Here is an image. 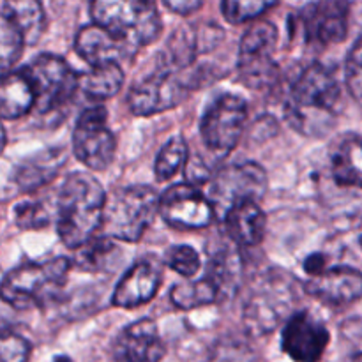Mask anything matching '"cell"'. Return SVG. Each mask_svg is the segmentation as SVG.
Masks as SVG:
<instances>
[{
    "instance_id": "37",
    "label": "cell",
    "mask_w": 362,
    "mask_h": 362,
    "mask_svg": "<svg viewBox=\"0 0 362 362\" xmlns=\"http://www.w3.org/2000/svg\"><path fill=\"white\" fill-rule=\"evenodd\" d=\"M4 147H6V131H4L2 124H0V152L4 151Z\"/></svg>"
},
{
    "instance_id": "38",
    "label": "cell",
    "mask_w": 362,
    "mask_h": 362,
    "mask_svg": "<svg viewBox=\"0 0 362 362\" xmlns=\"http://www.w3.org/2000/svg\"><path fill=\"white\" fill-rule=\"evenodd\" d=\"M53 362H73V361H71L69 357H66V356H59Z\"/></svg>"
},
{
    "instance_id": "19",
    "label": "cell",
    "mask_w": 362,
    "mask_h": 362,
    "mask_svg": "<svg viewBox=\"0 0 362 362\" xmlns=\"http://www.w3.org/2000/svg\"><path fill=\"white\" fill-rule=\"evenodd\" d=\"M230 239L244 247H253L264 240L265 214L257 202H240L223 214Z\"/></svg>"
},
{
    "instance_id": "20",
    "label": "cell",
    "mask_w": 362,
    "mask_h": 362,
    "mask_svg": "<svg viewBox=\"0 0 362 362\" xmlns=\"http://www.w3.org/2000/svg\"><path fill=\"white\" fill-rule=\"evenodd\" d=\"M329 163H331V173L336 184L349 187H359L362 179L359 134L349 133L339 136L331 145Z\"/></svg>"
},
{
    "instance_id": "5",
    "label": "cell",
    "mask_w": 362,
    "mask_h": 362,
    "mask_svg": "<svg viewBox=\"0 0 362 362\" xmlns=\"http://www.w3.org/2000/svg\"><path fill=\"white\" fill-rule=\"evenodd\" d=\"M159 197L148 186H129L106 198L101 226L112 239L138 243L154 221Z\"/></svg>"
},
{
    "instance_id": "24",
    "label": "cell",
    "mask_w": 362,
    "mask_h": 362,
    "mask_svg": "<svg viewBox=\"0 0 362 362\" xmlns=\"http://www.w3.org/2000/svg\"><path fill=\"white\" fill-rule=\"evenodd\" d=\"M124 83V71L120 64L108 62L92 66L87 73L80 74L78 88L90 99H110L119 94Z\"/></svg>"
},
{
    "instance_id": "15",
    "label": "cell",
    "mask_w": 362,
    "mask_h": 362,
    "mask_svg": "<svg viewBox=\"0 0 362 362\" xmlns=\"http://www.w3.org/2000/svg\"><path fill=\"white\" fill-rule=\"evenodd\" d=\"M165 354L159 329L151 318H141L127 325L113 345L117 362H163Z\"/></svg>"
},
{
    "instance_id": "14",
    "label": "cell",
    "mask_w": 362,
    "mask_h": 362,
    "mask_svg": "<svg viewBox=\"0 0 362 362\" xmlns=\"http://www.w3.org/2000/svg\"><path fill=\"white\" fill-rule=\"evenodd\" d=\"M331 334L320 320L310 313H296L281 334V349L296 362H320L327 350Z\"/></svg>"
},
{
    "instance_id": "26",
    "label": "cell",
    "mask_w": 362,
    "mask_h": 362,
    "mask_svg": "<svg viewBox=\"0 0 362 362\" xmlns=\"http://www.w3.org/2000/svg\"><path fill=\"white\" fill-rule=\"evenodd\" d=\"M170 297H172V303L175 304L179 310L186 311L197 310V308L202 306H211V304L223 300L218 286H216L207 276H204L202 279H197V281H186L173 286Z\"/></svg>"
},
{
    "instance_id": "10",
    "label": "cell",
    "mask_w": 362,
    "mask_h": 362,
    "mask_svg": "<svg viewBox=\"0 0 362 362\" xmlns=\"http://www.w3.org/2000/svg\"><path fill=\"white\" fill-rule=\"evenodd\" d=\"M76 158L90 170H105L112 165L117 140L108 129V112L105 106H90L78 117L73 133Z\"/></svg>"
},
{
    "instance_id": "28",
    "label": "cell",
    "mask_w": 362,
    "mask_h": 362,
    "mask_svg": "<svg viewBox=\"0 0 362 362\" xmlns=\"http://www.w3.org/2000/svg\"><path fill=\"white\" fill-rule=\"evenodd\" d=\"M189 159V147L182 136L172 138L165 147L159 151L156 158V177L158 180H170L177 175Z\"/></svg>"
},
{
    "instance_id": "25",
    "label": "cell",
    "mask_w": 362,
    "mask_h": 362,
    "mask_svg": "<svg viewBox=\"0 0 362 362\" xmlns=\"http://www.w3.org/2000/svg\"><path fill=\"white\" fill-rule=\"evenodd\" d=\"M205 276L218 286L223 299L237 292L240 279V260L237 251L223 247V250L212 253Z\"/></svg>"
},
{
    "instance_id": "32",
    "label": "cell",
    "mask_w": 362,
    "mask_h": 362,
    "mask_svg": "<svg viewBox=\"0 0 362 362\" xmlns=\"http://www.w3.org/2000/svg\"><path fill=\"white\" fill-rule=\"evenodd\" d=\"M30 350L27 339L0 327V362H28Z\"/></svg>"
},
{
    "instance_id": "16",
    "label": "cell",
    "mask_w": 362,
    "mask_h": 362,
    "mask_svg": "<svg viewBox=\"0 0 362 362\" xmlns=\"http://www.w3.org/2000/svg\"><path fill=\"white\" fill-rule=\"evenodd\" d=\"M304 290L315 299L329 306H349L361 299L362 276L354 267H327L304 285Z\"/></svg>"
},
{
    "instance_id": "35",
    "label": "cell",
    "mask_w": 362,
    "mask_h": 362,
    "mask_svg": "<svg viewBox=\"0 0 362 362\" xmlns=\"http://www.w3.org/2000/svg\"><path fill=\"white\" fill-rule=\"evenodd\" d=\"M163 2H165V6L172 13L187 16V14L197 13L202 7V4H204V0H163Z\"/></svg>"
},
{
    "instance_id": "11",
    "label": "cell",
    "mask_w": 362,
    "mask_h": 362,
    "mask_svg": "<svg viewBox=\"0 0 362 362\" xmlns=\"http://www.w3.org/2000/svg\"><path fill=\"white\" fill-rule=\"evenodd\" d=\"M189 83L179 71L161 66L154 74L134 85L127 94V106L134 115L148 117L175 108L186 99Z\"/></svg>"
},
{
    "instance_id": "18",
    "label": "cell",
    "mask_w": 362,
    "mask_h": 362,
    "mask_svg": "<svg viewBox=\"0 0 362 362\" xmlns=\"http://www.w3.org/2000/svg\"><path fill=\"white\" fill-rule=\"evenodd\" d=\"M74 48L85 62L90 64V67L108 62L120 64V60L133 55L120 39L95 23L85 25L78 30Z\"/></svg>"
},
{
    "instance_id": "36",
    "label": "cell",
    "mask_w": 362,
    "mask_h": 362,
    "mask_svg": "<svg viewBox=\"0 0 362 362\" xmlns=\"http://www.w3.org/2000/svg\"><path fill=\"white\" fill-rule=\"evenodd\" d=\"M325 269H327V260H325V257L322 253H313L304 260V271H306L311 278L322 274Z\"/></svg>"
},
{
    "instance_id": "31",
    "label": "cell",
    "mask_w": 362,
    "mask_h": 362,
    "mask_svg": "<svg viewBox=\"0 0 362 362\" xmlns=\"http://www.w3.org/2000/svg\"><path fill=\"white\" fill-rule=\"evenodd\" d=\"M165 264L184 278H193L200 271V255L191 246H173L165 253Z\"/></svg>"
},
{
    "instance_id": "8",
    "label": "cell",
    "mask_w": 362,
    "mask_h": 362,
    "mask_svg": "<svg viewBox=\"0 0 362 362\" xmlns=\"http://www.w3.org/2000/svg\"><path fill=\"white\" fill-rule=\"evenodd\" d=\"M267 191V175L257 163H235L223 166L211 184L209 202L214 212L225 214L240 202H260Z\"/></svg>"
},
{
    "instance_id": "21",
    "label": "cell",
    "mask_w": 362,
    "mask_h": 362,
    "mask_svg": "<svg viewBox=\"0 0 362 362\" xmlns=\"http://www.w3.org/2000/svg\"><path fill=\"white\" fill-rule=\"evenodd\" d=\"M66 161V154L60 148H48L32 156L21 163L16 170V184L23 193H32L45 184L52 182L59 175Z\"/></svg>"
},
{
    "instance_id": "3",
    "label": "cell",
    "mask_w": 362,
    "mask_h": 362,
    "mask_svg": "<svg viewBox=\"0 0 362 362\" xmlns=\"http://www.w3.org/2000/svg\"><path fill=\"white\" fill-rule=\"evenodd\" d=\"M90 16L136 53L161 34V16L156 0H90Z\"/></svg>"
},
{
    "instance_id": "23",
    "label": "cell",
    "mask_w": 362,
    "mask_h": 362,
    "mask_svg": "<svg viewBox=\"0 0 362 362\" xmlns=\"http://www.w3.org/2000/svg\"><path fill=\"white\" fill-rule=\"evenodd\" d=\"M2 14L18 28L25 45H35L45 34L46 14L41 0H4Z\"/></svg>"
},
{
    "instance_id": "9",
    "label": "cell",
    "mask_w": 362,
    "mask_h": 362,
    "mask_svg": "<svg viewBox=\"0 0 362 362\" xmlns=\"http://www.w3.org/2000/svg\"><path fill=\"white\" fill-rule=\"evenodd\" d=\"M247 120V105L240 95L223 94L205 112L200 124L204 144L216 156H226L239 144Z\"/></svg>"
},
{
    "instance_id": "30",
    "label": "cell",
    "mask_w": 362,
    "mask_h": 362,
    "mask_svg": "<svg viewBox=\"0 0 362 362\" xmlns=\"http://www.w3.org/2000/svg\"><path fill=\"white\" fill-rule=\"evenodd\" d=\"M25 41L18 28L0 13V69H9L20 60Z\"/></svg>"
},
{
    "instance_id": "22",
    "label": "cell",
    "mask_w": 362,
    "mask_h": 362,
    "mask_svg": "<svg viewBox=\"0 0 362 362\" xmlns=\"http://www.w3.org/2000/svg\"><path fill=\"white\" fill-rule=\"evenodd\" d=\"M34 90L23 71H9L0 76V119H20L34 110Z\"/></svg>"
},
{
    "instance_id": "12",
    "label": "cell",
    "mask_w": 362,
    "mask_h": 362,
    "mask_svg": "<svg viewBox=\"0 0 362 362\" xmlns=\"http://www.w3.org/2000/svg\"><path fill=\"white\" fill-rule=\"evenodd\" d=\"M293 25L308 45H336L345 41L349 34L350 4L346 0H317L297 14Z\"/></svg>"
},
{
    "instance_id": "6",
    "label": "cell",
    "mask_w": 362,
    "mask_h": 362,
    "mask_svg": "<svg viewBox=\"0 0 362 362\" xmlns=\"http://www.w3.org/2000/svg\"><path fill=\"white\" fill-rule=\"evenodd\" d=\"M34 90V110L53 113L62 110L78 90L80 74L59 55L42 53L21 69Z\"/></svg>"
},
{
    "instance_id": "27",
    "label": "cell",
    "mask_w": 362,
    "mask_h": 362,
    "mask_svg": "<svg viewBox=\"0 0 362 362\" xmlns=\"http://www.w3.org/2000/svg\"><path fill=\"white\" fill-rule=\"evenodd\" d=\"M76 250V264L88 272H105L119 260V247L106 237H92Z\"/></svg>"
},
{
    "instance_id": "4",
    "label": "cell",
    "mask_w": 362,
    "mask_h": 362,
    "mask_svg": "<svg viewBox=\"0 0 362 362\" xmlns=\"http://www.w3.org/2000/svg\"><path fill=\"white\" fill-rule=\"evenodd\" d=\"M69 271L71 260L64 257L20 265L0 281V299L20 311L48 306L60 296Z\"/></svg>"
},
{
    "instance_id": "17",
    "label": "cell",
    "mask_w": 362,
    "mask_h": 362,
    "mask_svg": "<svg viewBox=\"0 0 362 362\" xmlns=\"http://www.w3.org/2000/svg\"><path fill=\"white\" fill-rule=\"evenodd\" d=\"M163 281V271L154 260H141L134 264L113 292V306L133 310L144 306L158 293Z\"/></svg>"
},
{
    "instance_id": "2",
    "label": "cell",
    "mask_w": 362,
    "mask_h": 362,
    "mask_svg": "<svg viewBox=\"0 0 362 362\" xmlns=\"http://www.w3.org/2000/svg\"><path fill=\"white\" fill-rule=\"evenodd\" d=\"M106 193L101 182L87 172L71 173L57 202V232L64 246L76 250L101 228Z\"/></svg>"
},
{
    "instance_id": "34",
    "label": "cell",
    "mask_w": 362,
    "mask_h": 362,
    "mask_svg": "<svg viewBox=\"0 0 362 362\" xmlns=\"http://www.w3.org/2000/svg\"><path fill=\"white\" fill-rule=\"evenodd\" d=\"M361 37L356 39L352 49L349 53V59H346V88H349L350 95H352L356 101L361 99V87H362V66H361Z\"/></svg>"
},
{
    "instance_id": "29",
    "label": "cell",
    "mask_w": 362,
    "mask_h": 362,
    "mask_svg": "<svg viewBox=\"0 0 362 362\" xmlns=\"http://www.w3.org/2000/svg\"><path fill=\"white\" fill-rule=\"evenodd\" d=\"M279 0H221L223 16L228 23L240 25L255 21L278 6Z\"/></svg>"
},
{
    "instance_id": "33",
    "label": "cell",
    "mask_w": 362,
    "mask_h": 362,
    "mask_svg": "<svg viewBox=\"0 0 362 362\" xmlns=\"http://www.w3.org/2000/svg\"><path fill=\"white\" fill-rule=\"evenodd\" d=\"M14 218L20 228L35 230L45 228L49 221V214L39 202H23L14 209Z\"/></svg>"
},
{
    "instance_id": "7",
    "label": "cell",
    "mask_w": 362,
    "mask_h": 362,
    "mask_svg": "<svg viewBox=\"0 0 362 362\" xmlns=\"http://www.w3.org/2000/svg\"><path fill=\"white\" fill-rule=\"evenodd\" d=\"M278 46V28L271 21H257L244 32L239 46V74L244 83L255 90H264L278 80L274 49Z\"/></svg>"
},
{
    "instance_id": "1",
    "label": "cell",
    "mask_w": 362,
    "mask_h": 362,
    "mask_svg": "<svg viewBox=\"0 0 362 362\" xmlns=\"http://www.w3.org/2000/svg\"><path fill=\"white\" fill-rule=\"evenodd\" d=\"M341 98L334 73L324 64L304 67L290 87L285 115L292 127L306 136H324L336 120Z\"/></svg>"
},
{
    "instance_id": "13",
    "label": "cell",
    "mask_w": 362,
    "mask_h": 362,
    "mask_svg": "<svg viewBox=\"0 0 362 362\" xmlns=\"http://www.w3.org/2000/svg\"><path fill=\"white\" fill-rule=\"evenodd\" d=\"M158 212L168 225L182 230L205 228L216 218L207 194L187 182L168 187L159 197Z\"/></svg>"
}]
</instances>
